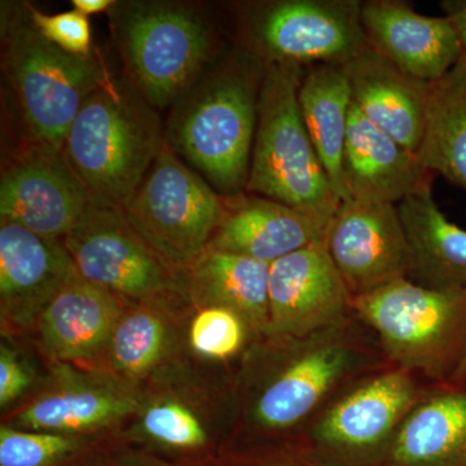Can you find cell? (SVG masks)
Wrapping results in <instances>:
<instances>
[{
    "mask_svg": "<svg viewBox=\"0 0 466 466\" xmlns=\"http://www.w3.org/2000/svg\"><path fill=\"white\" fill-rule=\"evenodd\" d=\"M300 66L269 64L260 85L258 119L247 191L259 193L329 225L337 198L300 116Z\"/></svg>",
    "mask_w": 466,
    "mask_h": 466,
    "instance_id": "cell-1",
    "label": "cell"
},
{
    "mask_svg": "<svg viewBox=\"0 0 466 466\" xmlns=\"http://www.w3.org/2000/svg\"><path fill=\"white\" fill-rule=\"evenodd\" d=\"M293 339L287 363L254 400V420L269 431H287L318 417L355 383L392 366L375 333L355 314Z\"/></svg>",
    "mask_w": 466,
    "mask_h": 466,
    "instance_id": "cell-2",
    "label": "cell"
},
{
    "mask_svg": "<svg viewBox=\"0 0 466 466\" xmlns=\"http://www.w3.org/2000/svg\"><path fill=\"white\" fill-rule=\"evenodd\" d=\"M351 306L392 366L447 383L466 357V290L433 289L404 278L355 297Z\"/></svg>",
    "mask_w": 466,
    "mask_h": 466,
    "instance_id": "cell-3",
    "label": "cell"
},
{
    "mask_svg": "<svg viewBox=\"0 0 466 466\" xmlns=\"http://www.w3.org/2000/svg\"><path fill=\"white\" fill-rule=\"evenodd\" d=\"M161 148L150 115L106 79L85 100L63 150L95 200L124 210Z\"/></svg>",
    "mask_w": 466,
    "mask_h": 466,
    "instance_id": "cell-4",
    "label": "cell"
},
{
    "mask_svg": "<svg viewBox=\"0 0 466 466\" xmlns=\"http://www.w3.org/2000/svg\"><path fill=\"white\" fill-rule=\"evenodd\" d=\"M7 66L21 112L39 146L61 152L70 126L104 81L90 56H76L48 42L30 23L8 32Z\"/></svg>",
    "mask_w": 466,
    "mask_h": 466,
    "instance_id": "cell-5",
    "label": "cell"
},
{
    "mask_svg": "<svg viewBox=\"0 0 466 466\" xmlns=\"http://www.w3.org/2000/svg\"><path fill=\"white\" fill-rule=\"evenodd\" d=\"M122 211L134 231L156 253L186 265L208 249L226 208L198 174L162 147Z\"/></svg>",
    "mask_w": 466,
    "mask_h": 466,
    "instance_id": "cell-6",
    "label": "cell"
},
{
    "mask_svg": "<svg viewBox=\"0 0 466 466\" xmlns=\"http://www.w3.org/2000/svg\"><path fill=\"white\" fill-rule=\"evenodd\" d=\"M258 100L251 76L228 72L205 87L180 121L183 155L223 192L247 188Z\"/></svg>",
    "mask_w": 466,
    "mask_h": 466,
    "instance_id": "cell-7",
    "label": "cell"
},
{
    "mask_svg": "<svg viewBox=\"0 0 466 466\" xmlns=\"http://www.w3.org/2000/svg\"><path fill=\"white\" fill-rule=\"evenodd\" d=\"M122 36L137 84L157 106L173 103L187 91L210 52L204 24L170 5L134 7L126 14Z\"/></svg>",
    "mask_w": 466,
    "mask_h": 466,
    "instance_id": "cell-8",
    "label": "cell"
},
{
    "mask_svg": "<svg viewBox=\"0 0 466 466\" xmlns=\"http://www.w3.org/2000/svg\"><path fill=\"white\" fill-rule=\"evenodd\" d=\"M358 0H284L260 15L254 35L271 63L343 66L370 47Z\"/></svg>",
    "mask_w": 466,
    "mask_h": 466,
    "instance_id": "cell-9",
    "label": "cell"
},
{
    "mask_svg": "<svg viewBox=\"0 0 466 466\" xmlns=\"http://www.w3.org/2000/svg\"><path fill=\"white\" fill-rule=\"evenodd\" d=\"M324 244L351 299L410 276L412 257L397 205L341 202Z\"/></svg>",
    "mask_w": 466,
    "mask_h": 466,
    "instance_id": "cell-10",
    "label": "cell"
},
{
    "mask_svg": "<svg viewBox=\"0 0 466 466\" xmlns=\"http://www.w3.org/2000/svg\"><path fill=\"white\" fill-rule=\"evenodd\" d=\"M421 380L391 366L355 383L317 417L315 441L341 452L386 450L408 413L433 388Z\"/></svg>",
    "mask_w": 466,
    "mask_h": 466,
    "instance_id": "cell-11",
    "label": "cell"
},
{
    "mask_svg": "<svg viewBox=\"0 0 466 466\" xmlns=\"http://www.w3.org/2000/svg\"><path fill=\"white\" fill-rule=\"evenodd\" d=\"M134 231L124 211L95 201L66 236L79 274L106 290L148 297L168 285L167 271Z\"/></svg>",
    "mask_w": 466,
    "mask_h": 466,
    "instance_id": "cell-12",
    "label": "cell"
},
{
    "mask_svg": "<svg viewBox=\"0 0 466 466\" xmlns=\"http://www.w3.org/2000/svg\"><path fill=\"white\" fill-rule=\"evenodd\" d=\"M96 201L60 152L39 148L3 171L0 217L48 240L72 231Z\"/></svg>",
    "mask_w": 466,
    "mask_h": 466,
    "instance_id": "cell-13",
    "label": "cell"
},
{
    "mask_svg": "<svg viewBox=\"0 0 466 466\" xmlns=\"http://www.w3.org/2000/svg\"><path fill=\"white\" fill-rule=\"evenodd\" d=\"M267 337H302L354 314L351 296L324 240L288 254L269 266Z\"/></svg>",
    "mask_w": 466,
    "mask_h": 466,
    "instance_id": "cell-14",
    "label": "cell"
},
{
    "mask_svg": "<svg viewBox=\"0 0 466 466\" xmlns=\"http://www.w3.org/2000/svg\"><path fill=\"white\" fill-rule=\"evenodd\" d=\"M361 24L372 50L406 75L429 84L446 76L462 56L449 18L417 14L406 3H363Z\"/></svg>",
    "mask_w": 466,
    "mask_h": 466,
    "instance_id": "cell-15",
    "label": "cell"
},
{
    "mask_svg": "<svg viewBox=\"0 0 466 466\" xmlns=\"http://www.w3.org/2000/svg\"><path fill=\"white\" fill-rule=\"evenodd\" d=\"M342 67L352 103L368 121L417 153L424 135L431 84L401 72L370 47Z\"/></svg>",
    "mask_w": 466,
    "mask_h": 466,
    "instance_id": "cell-16",
    "label": "cell"
},
{
    "mask_svg": "<svg viewBox=\"0 0 466 466\" xmlns=\"http://www.w3.org/2000/svg\"><path fill=\"white\" fill-rule=\"evenodd\" d=\"M342 171L349 200L392 205L400 204L433 177L420 164L416 153L370 124L354 103L350 110Z\"/></svg>",
    "mask_w": 466,
    "mask_h": 466,
    "instance_id": "cell-17",
    "label": "cell"
},
{
    "mask_svg": "<svg viewBox=\"0 0 466 466\" xmlns=\"http://www.w3.org/2000/svg\"><path fill=\"white\" fill-rule=\"evenodd\" d=\"M78 272L64 248L54 240L2 220L0 226V296L3 311L29 317L47 306Z\"/></svg>",
    "mask_w": 466,
    "mask_h": 466,
    "instance_id": "cell-18",
    "label": "cell"
},
{
    "mask_svg": "<svg viewBox=\"0 0 466 466\" xmlns=\"http://www.w3.org/2000/svg\"><path fill=\"white\" fill-rule=\"evenodd\" d=\"M325 228L311 217L271 198H241L225 213L207 250L276 262L324 240Z\"/></svg>",
    "mask_w": 466,
    "mask_h": 466,
    "instance_id": "cell-19",
    "label": "cell"
},
{
    "mask_svg": "<svg viewBox=\"0 0 466 466\" xmlns=\"http://www.w3.org/2000/svg\"><path fill=\"white\" fill-rule=\"evenodd\" d=\"M390 466H466V388L438 383L386 447Z\"/></svg>",
    "mask_w": 466,
    "mask_h": 466,
    "instance_id": "cell-20",
    "label": "cell"
},
{
    "mask_svg": "<svg viewBox=\"0 0 466 466\" xmlns=\"http://www.w3.org/2000/svg\"><path fill=\"white\" fill-rule=\"evenodd\" d=\"M412 267L410 280L441 290H466V231L438 208L431 182L397 205Z\"/></svg>",
    "mask_w": 466,
    "mask_h": 466,
    "instance_id": "cell-21",
    "label": "cell"
},
{
    "mask_svg": "<svg viewBox=\"0 0 466 466\" xmlns=\"http://www.w3.org/2000/svg\"><path fill=\"white\" fill-rule=\"evenodd\" d=\"M118 317L110 291L76 272L42 309L43 343L64 360L91 357L112 339Z\"/></svg>",
    "mask_w": 466,
    "mask_h": 466,
    "instance_id": "cell-22",
    "label": "cell"
},
{
    "mask_svg": "<svg viewBox=\"0 0 466 466\" xmlns=\"http://www.w3.org/2000/svg\"><path fill=\"white\" fill-rule=\"evenodd\" d=\"M299 103L303 124L339 201H349L343 182V150L352 96L342 66H315L302 76Z\"/></svg>",
    "mask_w": 466,
    "mask_h": 466,
    "instance_id": "cell-23",
    "label": "cell"
},
{
    "mask_svg": "<svg viewBox=\"0 0 466 466\" xmlns=\"http://www.w3.org/2000/svg\"><path fill=\"white\" fill-rule=\"evenodd\" d=\"M417 158L426 171L441 174L466 191V56L431 82L424 135Z\"/></svg>",
    "mask_w": 466,
    "mask_h": 466,
    "instance_id": "cell-24",
    "label": "cell"
},
{
    "mask_svg": "<svg viewBox=\"0 0 466 466\" xmlns=\"http://www.w3.org/2000/svg\"><path fill=\"white\" fill-rule=\"evenodd\" d=\"M269 263L205 250L196 266V281L213 306L231 309L250 330L267 337L269 327Z\"/></svg>",
    "mask_w": 466,
    "mask_h": 466,
    "instance_id": "cell-25",
    "label": "cell"
},
{
    "mask_svg": "<svg viewBox=\"0 0 466 466\" xmlns=\"http://www.w3.org/2000/svg\"><path fill=\"white\" fill-rule=\"evenodd\" d=\"M130 398L97 390H67L36 400L18 416V424L47 433L87 431L135 410Z\"/></svg>",
    "mask_w": 466,
    "mask_h": 466,
    "instance_id": "cell-26",
    "label": "cell"
},
{
    "mask_svg": "<svg viewBox=\"0 0 466 466\" xmlns=\"http://www.w3.org/2000/svg\"><path fill=\"white\" fill-rule=\"evenodd\" d=\"M167 342L165 325L156 315L137 311L118 321L112 336L116 367L127 375H140L157 363Z\"/></svg>",
    "mask_w": 466,
    "mask_h": 466,
    "instance_id": "cell-27",
    "label": "cell"
},
{
    "mask_svg": "<svg viewBox=\"0 0 466 466\" xmlns=\"http://www.w3.org/2000/svg\"><path fill=\"white\" fill-rule=\"evenodd\" d=\"M247 323L231 309L210 306L191 325L192 349L205 358L228 359L240 351L247 339Z\"/></svg>",
    "mask_w": 466,
    "mask_h": 466,
    "instance_id": "cell-28",
    "label": "cell"
},
{
    "mask_svg": "<svg viewBox=\"0 0 466 466\" xmlns=\"http://www.w3.org/2000/svg\"><path fill=\"white\" fill-rule=\"evenodd\" d=\"M73 449L75 441L66 435L0 429V466H47Z\"/></svg>",
    "mask_w": 466,
    "mask_h": 466,
    "instance_id": "cell-29",
    "label": "cell"
},
{
    "mask_svg": "<svg viewBox=\"0 0 466 466\" xmlns=\"http://www.w3.org/2000/svg\"><path fill=\"white\" fill-rule=\"evenodd\" d=\"M143 425L150 437L168 446L191 449L207 441V433L198 417L175 401L150 407L144 415Z\"/></svg>",
    "mask_w": 466,
    "mask_h": 466,
    "instance_id": "cell-30",
    "label": "cell"
},
{
    "mask_svg": "<svg viewBox=\"0 0 466 466\" xmlns=\"http://www.w3.org/2000/svg\"><path fill=\"white\" fill-rule=\"evenodd\" d=\"M30 21L52 45L76 56H88L91 50V26L87 16L78 11L45 15L32 9Z\"/></svg>",
    "mask_w": 466,
    "mask_h": 466,
    "instance_id": "cell-31",
    "label": "cell"
},
{
    "mask_svg": "<svg viewBox=\"0 0 466 466\" xmlns=\"http://www.w3.org/2000/svg\"><path fill=\"white\" fill-rule=\"evenodd\" d=\"M30 383L25 368L9 350L0 352V404L7 406L17 398Z\"/></svg>",
    "mask_w": 466,
    "mask_h": 466,
    "instance_id": "cell-32",
    "label": "cell"
},
{
    "mask_svg": "<svg viewBox=\"0 0 466 466\" xmlns=\"http://www.w3.org/2000/svg\"><path fill=\"white\" fill-rule=\"evenodd\" d=\"M441 8L458 34L462 55L466 56V0H444L441 3Z\"/></svg>",
    "mask_w": 466,
    "mask_h": 466,
    "instance_id": "cell-33",
    "label": "cell"
},
{
    "mask_svg": "<svg viewBox=\"0 0 466 466\" xmlns=\"http://www.w3.org/2000/svg\"><path fill=\"white\" fill-rule=\"evenodd\" d=\"M73 7L85 16L101 14L113 5L110 0H73Z\"/></svg>",
    "mask_w": 466,
    "mask_h": 466,
    "instance_id": "cell-34",
    "label": "cell"
},
{
    "mask_svg": "<svg viewBox=\"0 0 466 466\" xmlns=\"http://www.w3.org/2000/svg\"><path fill=\"white\" fill-rule=\"evenodd\" d=\"M447 383L453 386H461V388H466V357L462 359L458 370H455V373H453L450 381Z\"/></svg>",
    "mask_w": 466,
    "mask_h": 466,
    "instance_id": "cell-35",
    "label": "cell"
}]
</instances>
